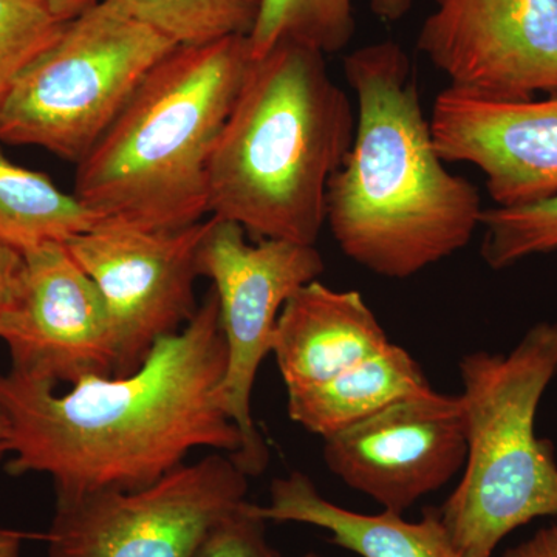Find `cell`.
I'll list each match as a JSON object with an SVG mask.
<instances>
[{
	"mask_svg": "<svg viewBox=\"0 0 557 557\" xmlns=\"http://www.w3.org/2000/svg\"><path fill=\"white\" fill-rule=\"evenodd\" d=\"M226 364L211 288L188 324L160 339L129 375L89 376L58 394L46 381L0 373L7 469L49 474L57 500H64L141 490L183 467L197 448L236 456L244 438L222 405Z\"/></svg>",
	"mask_w": 557,
	"mask_h": 557,
	"instance_id": "obj_1",
	"label": "cell"
},
{
	"mask_svg": "<svg viewBox=\"0 0 557 557\" xmlns=\"http://www.w3.org/2000/svg\"><path fill=\"white\" fill-rule=\"evenodd\" d=\"M344 76L357 97V127L330 180L325 223L358 265L413 276L467 247L485 211L479 189L446 170L399 44L351 51Z\"/></svg>",
	"mask_w": 557,
	"mask_h": 557,
	"instance_id": "obj_2",
	"label": "cell"
},
{
	"mask_svg": "<svg viewBox=\"0 0 557 557\" xmlns=\"http://www.w3.org/2000/svg\"><path fill=\"white\" fill-rule=\"evenodd\" d=\"M354 108L325 54L281 42L251 60L207 171L209 215L252 240L317 244L330 180L354 143Z\"/></svg>",
	"mask_w": 557,
	"mask_h": 557,
	"instance_id": "obj_3",
	"label": "cell"
},
{
	"mask_svg": "<svg viewBox=\"0 0 557 557\" xmlns=\"http://www.w3.org/2000/svg\"><path fill=\"white\" fill-rule=\"evenodd\" d=\"M249 64L248 36L175 47L76 164L81 203L121 228L174 231L205 220L209 159Z\"/></svg>",
	"mask_w": 557,
	"mask_h": 557,
	"instance_id": "obj_4",
	"label": "cell"
},
{
	"mask_svg": "<svg viewBox=\"0 0 557 557\" xmlns=\"http://www.w3.org/2000/svg\"><path fill=\"white\" fill-rule=\"evenodd\" d=\"M458 369L467 461L440 518L461 555L493 557L512 531L557 516L555 448L536 435L557 375V322H539L507 355H467Z\"/></svg>",
	"mask_w": 557,
	"mask_h": 557,
	"instance_id": "obj_5",
	"label": "cell"
},
{
	"mask_svg": "<svg viewBox=\"0 0 557 557\" xmlns=\"http://www.w3.org/2000/svg\"><path fill=\"white\" fill-rule=\"evenodd\" d=\"M172 40L100 0L65 22L0 102V141L78 164L106 134Z\"/></svg>",
	"mask_w": 557,
	"mask_h": 557,
	"instance_id": "obj_6",
	"label": "cell"
},
{
	"mask_svg": "<svg viewBox=\"0 0 557 557\" xmlns=\"http://www.w3.org/2000/svg\"><path fill=\"white\" fill-rule=\"evenodd\" d=\"M248 478L215 450L141 490L57 500L49 557H196L209 533L247 504Z\"/></svg>",
	"mask_w": 557,
	"mask_h": 557,
	"instance_id": "obj_7",
	"label": "cell"
},
{
	"mask_svg": "<svg viewBox=\"0 0 557 557\" xmlns=\"http://www.w3.org/2000/svg\"><path fill=\"white\" fill-rule=\"evenodd\" d=\"M239 223L211 215L199 249V274L218 293L220 327L228 348L222 405L240 429L244 446L236 460L248 475L269 463V449L255 426L251 394L260 364L271 354L285 302L318 281L325 263L314 245L263 239L249 244Z\"/></svg>",
	"mask_w": 557,
	"mask_h": 557,
	"instance_id": "obj_8",
	"label": "cell"
},
{
	"mask_svg": "<svg viewBox=\"0 0 557 557\" xmlns=\"http://www.w3.org/2000/svg\"><path fill=\"white\" fill-rule=\"evenodd\" d=\"M209 222L174 231L101 225L67 242L97 284L115 341V376L141 368L150 350L188 324L199 309V249Z\"/></svg>",
	"mask_w": 557,
	"mask_h": 557,
	"instance_id": "obj_9",
	"label": "cell"
},
{
	"mask_svg": "<svg viewBox=\"0 0 557 557\" xmlns=\"http://www.w3.org/2000/svg\"><path fill=\"white\" fill-rule=\"evenodd\" d=\"M417 47L450 89L497 101L557 95V0H434Z\"/></svg>",
	"mask_w": 557,
	"mask_h": 557,
	"instance_id": "obj_10",
	"label": "cell"
},
{
	"mask_svg": "<svg viewBox=\"0 0 557 557\" xmlns=\"http://www.w3.org/2000/svg\"><path fill=\"white\" fill-rule=\"evenodd\" d=\"M22 255L20 281L0 313L10 369L57 387L89 376H115L108 307L67 244L50 242Z\"/></svg>",
	"mask_w": 557,
	"mask_h": 557,
	"instance_id": "obj_11",
	"label": "cell"
},
{
	"mask_svg": "<svg viewBox=\"0 0 557 557\" xmlns=\"http://www.w3.org/2000/svg\"><path fill=\"white\" fill-rule=\"evenodd\" d=\"M467 450L460 395L431 391L330 435L322 453L347 486L403 515L463 471Z\"/></svg>",
	"mask_w": 557,
	"mask_h": 557,
	"instance_id": "obj_12",
	"label": "cell"
},
{
	"mask_svg": "<svg viewBox=\"0 0 557 557\" xmlns=\"http://www.w3.org/2000/svg\"><path fill=\"white\" fill-rule=\"evenodd\" d=\"M429 121L440 157L479 168L496 207L556 196L557 95L497 101L446 87Z\"/></svg>",
	"mask_w": 557,
	"mask_h": 557,
	"instance_id": "obj_13",
	"label": "cell"
},
{
	"mask_svg": "<svg viewBox=\"0 0 557 557\" xmlns=\"http://www.w3.org/2000/svg\"><path fill=\"white\" fill-rule=\"evenodd\" d=\"M388 344L361 293L313 281L285 302L271 354L289 394L335 379Z\"/></svg>",
	"mask_w": 557,
	"mask_h": 557,
	"instance_id": "obj_14",
	"label": "cell"
},
{
	"mask_svg": "<svg viewBox=\"0 0 557 557\" xmlns=\"http://www.w3.org/2000/svg\"><path fill=\"white\" fill-rule=\"evenodd\" d=\"M260 518L307 523L330 534V542L359 557H465L443 525L438 508L417 522L398 512L362 515L332 504L302 472L273 480L269 504L255 505Z\"/></svg>",
	"mask_w": 557,
	"mask_h": 557,
	"instance_id": "obj_15",
	"label": "cell"
},
{
	"mask_svg": "<svg viewBox=\"0 0 557 557\" xmlns=\"http://www.w3.org/2000/svg\"><path fill=\"white\" fill-rule=\"evenodd\" d=\"M431 391L412 355L391 343L335 379L289 392L288 416L311 434L327 438L394 403Z\"/></svg>",
	"mask_w": 557,
	"mask_h": 557,
	"instance_id": "obj_16",
	"label": "cell"
},
{
	"mask_svg": "<svg viewBox=\"0 0 557 557\" xmlns=\"http://www.w3.org/2000/svg\"><path fill=\"white\" fill-rule=\"evenodd\" d=\"M100 225L75 194L13 163L0 149V244L24 252L50 242L67 244Z\"/></svg>",
	"mask_w": 557,
	"mask_h": 557,
	"instance_id": "obj_17",
	"label": "cell"
},
{
	"mask_svg": "<svg viewBox=\"0 0 557 557\" xmlns=\"http://www.w3.org/2000/svg\"><path fill=\"white\" fill-rule=\"evenodd\" d=\"M177 47L249 36L260 0H106Z\"/></svg>",
	"mask_w": 557,
	"mask_h": 557,
	"instance_id": "obj_18",
	"label": "cell"
},
{
	"mask_svg": "<svg viewBox=\"0 0 557 557\" xmlns=\"http://www.w3.org/2000/svg\"><path fill=\"white\" fill-rule=\"evenodd\" d=\"M355 27L354 0H260L249 54L259 60L281 42L338 53L350 44Z\"/></svg>",
	"mask_w": 557,
	"mask_h": 557,
	"instance_id": "obj_19",
	"label": "cell"
},
{
	"mask_svg": "<svg viewBox=\"0 0 557 557\" xmlns=\"http://www.w3.org/2000/svg\"><path fill=\"white\" fill-rule=\"evenodd\" d=\"M482 258L493 270H504L534 255L557 249V194L520 207L485 209Z\"/></svg>",
	"mask_w": 557,
	"mask_h": 557,
	"instance_id": "obj_20",
	"label": "cell"
},
{
	"mask_svg": "<svg viewBox=\"0 0 557 557\" xmlns=\"http://www.w3.org/2000/svg\"><path fill=\"white\" fill-rule=\"evenodd\" d=\"M64 24L33 0H0V102L22 70L60 36Z\"/></svg>",
	"mask_w": 557,
	"mask_h": 557,
	"instance_id": "obj_21",
	"label": "cell"
},
{
	"mask_svg": "<svg viewBox=\"0 0 557 557\" xmlns=\"http://www.w3.org/2000/svg\"><path fill=\"white\" fill-rule=\"evenodd\" d=\"M265 522L247 502L209 533L196 557H282L267 541Z\"/></svg>",
	"mask_w": 557,
	"mask_h": 557,
	"instance_id": "obj_22",
	"label": "cell"
},
{
	"mask_svg": "<svg viewBox=\"0 0 557 557\" xmlns=\"http://www.w3.org/2000/svg\"><path fill=\"white\" fill-rule=\"evenodd\" d=\"M504 557H557V516L533 536L508 548Z\"/></svg>",
	"mask_w": 557,
	"mask_h": 557,
	"instance_id": "obj_23",
	"label": "cell"
},
{
	"mask_svg": "<svg viewBox=\"0 0 557 557\" xmlns=\"http://www.w3.org/2000/svg\"><path fill=\"white\" fill-rule=\"evenodd\" d=\"M24 255L20 249L0 244V313L5 309L20 281Z\"/></svg>",
	"mask_w": 557,
	"mask_h": 557,
	"instance_id": "obj_24",
	"label": "cell"
},
{
	"mask_svg": "<svg viewBox=\"0 0 557 557\" xmlns=\"http://www.w3.org/2000/svg\"><path fill=\"white\" fill-rule=\"evenodd\" d=\"M33 2L49 11L58 21L69 22L97 5L100 0H33Z\"/></svg>",
	"mask_w": 557,
	"mask_h": 557,
	"instance_id": "obj_25",
	"label": "cell"
},
{
	"mask_svg": "<svg viewBox=\"0 0 557 557\" xmlns=\"http://www.w3.org/2000/svg\"><path fill=\"white\" fill-rule=\"evenodd\" d=\"M416 0H370V10L386 24L401 21L412 10Z\"/></svg>",
	"mask_w": 557,
	"mask_h": 557,
	"instance_id": "obj_26",
	"label": "cell"
},
{
	"mask_svg": "<svg viewBox=\"0 0 557 557\" xmlns=\"http://www.w3.org/2000/svg\"><path fill=\"white\" fill-rule=\"evenodd\" d=\"M22 536L14 531L0 530V557H20Z\"/></svg>",
	"mask_w": 557,
	"mask_h": 557,
	"instance_id": "obj_27",
	"label": "cell"
},
{
	"mask_svg": "<svg viewBox=\"0 0 557 557\" xmlns=\"http://www.w3.org/2000/svg\"><path fill=\"white\" fill-rule=\"evenodd\" d=\"M9 454V424L5 417L0 412V458Z\"/></svg>",
	"mask_w": 557,
	"mask_h": 557,
	"instance_id": "obj_28",
	"label": "cell"
},
{
	"mask_svg": "<svg viewBox=\"0 0 557 557\" xmlns=\"http://www.w3.org/2000/svg\"><path fill=\"white\" fill-rule=\"evenodd\" d=\"M304 557H325V556L318 555V553H309V555H306Z\"/></svg>",
	"mask_w": 557,
	"mask_h": 557,
	"instance_id": "obj_29",
	"label": "cell"
}]
</instances>
